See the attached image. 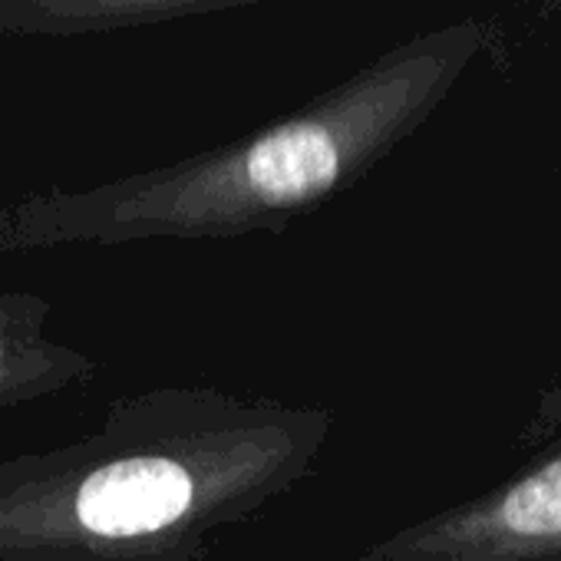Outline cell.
I'll return each mask as SVG.
<instances>
[{
	"label": "cell",
	"mask_w": 561,
	"mask_h": 561,
	"mask_svg": "<svg viewBox=\"0 0 561 561\" xmlns=\"http://www.w3.org/2000/svg\"><path fill=\"white\" fill-rule=\"evenodd\" d=\"M492 37V24L479 18L423 31L295 113L221 146L103 185L0 205V254L280 234L400 149Z\"/></svg>",
	"instance_id": "6da1fadb"
},
{
	"label": "cell",
	"mask_w": 561,
	"mask_h": 561,
	"mask_svg": "<svg viewBox=\"0 0 561 561\" xmlns=\"http://www.w3.org/2000/svg\"><path fill=\"white\" fill-rule=\"evenodd\" d=\"M518 446L528 456L505 479L390 541L383 561H561V377Z\"/></svg>",
	"instance_id": "7a4b0ae2"
},
{
	"label": "cell",
	"mask_w": 561,
	"mask_h": 561,
	"mask_svg": "<svg viewBox=\"0 0 561 561\" xmlns=\"http://www.w3.org/2000/svg\"><path fill=\"white\" fill-rule=\"evenodd\" d=\"M192 502V476L172 456L139 453L103 462L80 485V522L110 538L142 535L179 518Z\"/></svg>",
	"instance_id": "3957f363"
},
{
	"label": "cell",
	"mask_w": 561,
	"mask_h": 561,
	"mask_svg": "<svg viewBox=\"0 0 561 561\" xmlns=\"http://www.w3.org/2000/svg\"><path fill=\"white\" fill-rule=\"evenodd\" d=\"M271 0H0V37H96Z\"/></svg>",
	"instance_id": "277c9868"
},
{
	"label": "cell",
	"mask_w": 561,
	"mask_h": 561,
	"mask_svg": "<svg viewBox=\"0 0 561 561\" xmlns=\"http://www.w3.org/2000/svg\"><path fill=\"white\" fill-rule=\"evenodd\" d=\"M50 311L34 291H0V400L34 397L93 370L80 351L47 337Z\"/></svg>",
	"instance_id": "5b68a950"
}]
</instances>
